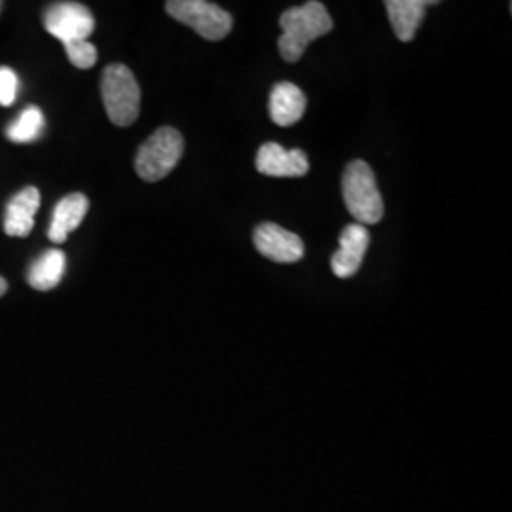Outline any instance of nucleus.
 I'll use <instances>...</instances> for the list:
<instances>
[{
    "label": "nucleus",
    "mask_w": 512,
    "mask_h": 512,
    "mask_svg": "<svg viewBox=\"0 0 512 512\" xmlns=\"http://www.w3.org/2000/svg\"><path fill=\"white\" fill-rule=\"evenodd\" d=\"M279 25L283 31L279 38V52L289 63H296L313 40L325 37L334 27L325 4L317 0L289 8L281 14Z\"/></svg>",
    "instance_id": "f257e3e1"
},
{
    "label": "nucleus",
    "mask_w": 512,
    "mask_h": 512,
    "mask_svg": "<svg viewBox=\"0 0 512 512\" xmlns=\"http://www.w3.org/2000/svg\"><path fill=\"white\" fill-rule=\"evenodd\" d=\"M342 194L349 215L357 220V224H378L384 217V200L378 190L376 175L372 167L363 160H355L346 167L342 179Z\"/></svg>",
    "instance_id": "f03ea898"
},
{
    "label": "nucleus",
    "mask_w": 512,
    "mask_h": 512,
    "mask_svg": "<svg viewBox=\"0 0 512 512\" xmlns=\"http://www.w3.org/2000/svg\"><path fill=\"white\" fill-rule=\"evenodd\" d=\"M101 97L110 122L128 128L141 110V88L126 65H109L101 76Z\"/></svg>",
    "instance_id": "7ed1b4c3"
},
{
    "label": "nucleus",
    "mask_w": 512,
    "mask_h": 512,
    "mask_svg": "<svg viewBox=\"0 0 512 512\" xmlns=\"http://www.w3.org/2000/svg\"><path fill=\"white\" fill-rule=\"evenodd\" d=\"M183 150V135L177 129H156L137 152V158H135L137 175L147 183L162 181L177 167L183 156Z\"/></svg>",
    "instance_id": "20e7f679"
},
{
    "label": "nucleus",
    "mask_w": 512,
    "mask_h": 512,
    "mask_svg": "<svg viewBox=\"0 0 512 512\" xmlns=\"http://www.w3.org/2000/svg\"><path fill=\"white\" fill-rule=\"evenodd\" d=\"M165 10L171 18L211 42L222 40L234 27V19L226 10L205 0H171L165 4Z\"/></svg>",
    "instance_id": "39448f33"
},
{
    "label": "nucleus",
    "mask_w": 512,
    "mask_h": 512,
    "mask_svg": "<svg viewBox=\"0 0 512 512\" xmlns=\"http://www.w3.org/2000/svg\"><path fill=\"white\" fill-rule=\"evenodd\" d=\"M46 31L59 42L69 44L78 40H88L95 31L92 12L78 2H59L44 14Z\"/></svg>",
    "instance_id": "423d86ee"
},
{
    "label": "nucleus",
    "mask_w": 512,
    "mask_h": 512,
    "mask_svg": "<svg viewBox=\"0 0 512 512\" xmlns=\"http://www.w3.org/2000/svg\"><path fill=\"white\" fill-rule=\"evenodd\" d=\"M256 251L277 264H294L304 256V243L293 232L274 222L260 224L253 234Z\"/></svg>",
    "instance_id": "0eeeda50"
},
{
    "label": "nucleus",
    "mask_w": 512,
    "mask_h": 512,
    "mask_svg": "<svg viewBox=\"0 0 512 512\" xmlns=\"http://www.w3.org/2000/svg\"><path fill=\"white\" fill-rule=\"evenodd\" d=\"M256 169L268 177H302L310 171V162L300 148L287 150L277 143H266L258 148Z\"/></svg>",
    "instance_id": "6e6552de"
},
{
    "label": "nucleus",
    "mask_w": 512,
    "mask_h": 512,
    "mask_svg": "<svg viewBox=\"0 0 512 512\" xmlns=\"http://www.w3.org/2000/svg\"><path fill=\"white\" fill-rule=\"evenodd\" d=\"M368 245H370V234L366 226H361L357 222L346 226L340 236V249L330 260L332 274L340 279H348L357 274L363 264Z\"/></svg>",
    "instance_id": "1a4fd4ad"
},
{
    "label": "nucleus",
    "mask_w": 512,
    "mask_h": 512,
    "mask_svg": "<svg viewBox=\"0 0 512 512\" xmlns=\"http://www.w3.org/2000/svg\"><path fill=\"white\" fill-rule=\"evenodd\" d=\"M40 207V192L35 186H27L18 192L6 207L4 232L10 238H27L35 228V217Z\"/></svg>",
    "instance_id": "9d476101"
},
{
    "label": "nucleus",
    "mask_w": 512,
    "mask_h": 512,
    "mask_svg": "<svg viewBox=\"0 0 512 512\" xmlns=\"http://www.w3.org/2000/svg\"><path fill=\"white\" fill-rule=\"evenodd\" d=\"M306 95L291 82L275 84L270 93V118L281 128L294 126L306 110Z\"/></svg>",
    "instance_id": "9b49d317"
},
{
    "label": "nucleus",
    "mask_w": 512,
    "mask_h": 512,
    "mask_svg": "<svg viewBox=\"0 0 512 512\" xmlns=\"http://www.w3.org/2000/svg\"><path fill=\"white\" fill-rule=\"evenodd\" d=\"M90 209V202L84 194L76 192L65 196L61 202L55 205L54 217L48 230V238L52 243H65L69 234L74 232Z\"/></svg>",
    "instance_id": "f8f14e48"
},
{
    "label": "nucleus",
    "mask_w": 512,
    "mask_h": 512,
    "mask_svg": "<svg viewBox=\"0 0 512 512\" xmlns=\"http://www.w3.org/2000/svg\"><path fill=\"white\" fill-rule=\"evenodd\" d=\"M431 2L425 0H387V16L395 35L403 42H410L416 37L421 21L425 16V8Z\"/></svg>",
    "instance_id": "ddd939ff"
},
{
    "label": "nucleus",
    "mask_w": 512,
    "mask_h": 512,
    "mask_svg": "<svg viewBox=\"0 0 512 512\" xmlns=\"http://www.w3.org/2000/svg\"><path fill=\"white\" fill-rule=\"evenodd\" d=\"M65 266H67L65 253L59 249H50L33 262L27 274V283L37 291H52L61 283L65 275Z\"/></svg>",
    "instance_id": "4468645a"
},
{
    "label": "nucleus",
    "mask_w": 512,
    "mask_h": 512,
    "mask_svg": "<svg viewBox=\"0 0 512 512\" xmlns=\"http://www.w3.org/2000/svg\"><path fill=\"white\" fill-rule=\"evenodd\" d=\"M42 131H44V114H42V110L33 105L21 112L18 120L6 131V137L12 143L29 145V143H35L40 139Z\"/></svg>",
    "instance_id": "2eb2a0df"
},
{
    "label": "nucleus",
    "mask_w": 512,
    "mask_h": 512,
    "mask_svg": "<svg viewBox=\"0 0 512 512\" xmlns=\"http://www.w3.org/2000/svg\"><path fill=\"white\" fill-rule=\"evenodd\" d=\"M67 57L76 69H92L97 63V48L88 40H78L65 44Z\"/></svg>",
    "instance_id": "dca6fc26"
},
{
    "label": "nucleus",
    "mask_w": 512,
    "mask_h": 512,
    "mask_svg": "<svg viewBox=\"0 0 512 512\" xmlns=\"http://www.w3.org/2000/svg\"><path fill=\"white\" fill-rule=\"evenodd\" d=\"M19 92L18 74L10 67H0V107H12Z\"/></svg>",
    "instance_id": "f3484780"
},
{
    "label": "nucleus",
    "mask_w": 512,
    "mask_h": 512,
    "mask_svg": "<svg viewBox=\"0 0 512 512\" xmlns=\"http://www.w3.org/2000/svg\"><path fill=\"white\" fill-rule=\"evenodd\" d=\"M6 291H8V283H6L4 277H0V296H4Z\"/></svg>",
    "instance_id": "a211bd4d"
},
{
    "label": "nucleus",
    "mask_w": 512,
    "mask_h": 512,
    "mask_svg": "<svg viewBox=\"0 0 512 512\" xmlns=\"http://www.w3.org/2000/svg\"><path fill=\"white\" fill-rule=\"evenodd\" d=\"M0 6H2V4H0Z\"/></svg>",
    "instance_id": "6ab92c4d"
}]
</instances>
